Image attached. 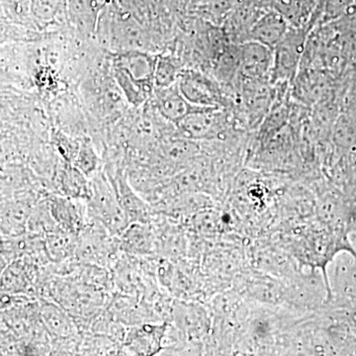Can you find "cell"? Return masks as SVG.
I'll return each mask as SVG.
<instances>
[{
	"label": "cell",
	"mask_w": 356,
	"mask_h": 356,
	"mask_svg": "<svg viewBox=\"0 0 356 356\" xmlns=\"http://www.w3.org/2000/svg\"><path fill=\"white\" fill-rule=\"evenodd\" d=\"M86 202L88 216L104 227L110 235L118 236L131 225L117 198L113 185L107 184L102 178L95 179L91 184L90 198Z\"/></svg>",
	"instance_id": "cell-1"
},
{
	"label": "cell",
	"mask_w": 356,
	"mask_h": 356,
	"mask_svg": "<svg viewBox=\"0 0 356 356\" xmlns=\"http://www.w3.org/2000/svg\"><path fill=\"white\" fill-rule=\"evenodd\" d=\"M156 65L151 58L139 51H129L118 58L117 74L131 102L140 103L151 93Z\"/></svg>",
	"instance_id": "cell-2"
},
{
	"label": "cell",
	"mask_w": 356,
	"mask_h": 356,
	"mask_svg": "<svg viewBox=\"0 0 356 356\" xmlns=\"http://www.w3.org/2000/svg\"><path fill=\"white\" fill-rule=\"evenodd\" d=\"M304 32L290 30L286 36L273 50V81H288L297 72L299 60L304 50Z\"/></svg>",
	"instance_id": "cell-3"
},
{
	"label": "cell",
	"mask_w": 356,
	"mask_h": 356,
	"mask_svg": "<svg viewBox=\"0 0 356 356\" xmlns=\"http://www.w3.org/2000/svg\"><path fill=\"white\" fill-rule=\"evenodd\" d=\"M242 74L250 81H261L273 72V50L257 41L242 44L238 56Z\"/></svg>",
	"instance_id": "cell-4"
},
{
	"label": "cell",
	"mask_w": 356,
	"mask_h": 356,
	"mask_svg": "<svg viewBox=\"0 0 356 356\" xmlns=\"http://www.w3.org/2000/svg\"><path fill=\"white\" fill-rule=\"evenodd\" d=\"M168 325L145 324L132 327L126 334L123 346L133 355L152 356L163 350Z\"/></svg>",
	"instance_id": "cell-5"
},
{
	"label": "cell",
	"mask_w": 356,
	"mask_h": 356,
	"mask_svg": "<svg viewBox=\"0 0 356 356\" xmlns=\"http://www.w3.org/2000/svg\"><path fill=\"white\" fill-rule=\"evenodd\" d=\"M49 209L58 228L70 235L79 236L88 227L81 204L76 199L53 195L46 199Z\"/></svg>",
	"instance_id": "cell-6"
},
{
	"label": "cell",
	"mask_w": 356,
	"mask_h": 356,
	"mask_svg": "<svg viewBox=\"0 0 356 356\" xmlns=\"http://www.w3.org/2000/svg\"><path fill=\"white\" fill-rule=\"evenodd\" d=\"M177 86L182 95L197 106L218 108L221 102V92L216 84L198 72H185Z\"/></svg>",
	"instance_id": "cell-7"
},
{
	"label": "cell",
	"mask_w": 356,
	"mask_h": 356,
	"mask_svg": "<svg viewBox=\"0 0 356 356\" xmlns=\"http://www.w3.org/2000/svg\"><path fill=\"white\" fill-rule=\"evenodd\" d=\"M118 245L132 255H152L156 252V234L151 225L133 222L118 236Z\"/></svg>",
	"instance_id": "cell-8"
},
{
	"label": "cell",
	"mask_w": 356,
	"mask_h": 356,
	"mask_svg": "<svg viewBox=\"0 0 356 356\" xmlns=\"http://www.w3.org/2000/svg\"><path fill=\"white\" fill-rule=\"evenodd\" d=\"M156 100H158L159 111L163 116L168 120L177 124L194 112L208 108V107L197 106L189 102L182 95L177 84H173L165 88H159L156 92Z\"/></svg>",
	"instance_id": "cell-9"
},
{
	"label": "cell",
	"mask_w": 356,
	"mask_h": 356,
	"mask_svg": "<svg viewBox=\"0 0 356 356\" xmlns=\"http://www.w3.org/2000/svg\"><path fill=\"white\" fill-rule=\"evenodd\" d=\"M113 187L117 198H118L124 212L127 215L131 224L133 222L149 224L151 222L153 209L146 201L143 200L133 191L125 177L118 175Z\"/></svg>",
	"instance_id": "cell-10"
},
{
	"label": "cell",
	"mask_w": 356,
	"mask_h": 356,
	"mask_svg": "<svg viewBox=\"0 0 356 356\" xmlns=\"http://www.w3.org/2000/svg\"><path fill=\"white\" fill-rule=\"evenodd\" d=\"M289 31L286 20L280 13H269L259 18L250 30V39L275 48Z\"/></svg>",
	"instance_id": "cell-11"
},
{
	"label": "cell",
	"mask_w": 356,
	"mask_h": 356,
	"mask_svg": "<svg viewBox=\"0 0 356 356\" xmlns=\"http://www.w3.org/2000/svg\"><path fill=\"white\" fill-rule=\"evenodd\" d=\"M32 264H28L26 259H15L4 267L1 274V292L7 294H28L33 286Z\"/></svg>",
	"instance_id": "cell-12"
},
{
	"label": "cell",
	"mask_w": 356,
	"mask_h": 356,
	"mask_svg": "<svg viewBox=\"0 0 356 356\" xmlns=\"http://www.w3.org/2000/svg\"><path fill=\"white\" fill-rule=\"evenodd\" d=\"M218 108H208L194 112L178 122V128L185 136L191 138H205L214 135L220 126V117Z\"/></svg>",
	"instance_id": "cell-13"
},
{
	"label": "cell",
	"mask_w": 356,
	"mask_h": 356,
	"mask_svg": "<svg viewBox=\"0 0 356 356\" xmlns=\"http://www.w3.org/2000/svg\"><path fill=\"white\" fill-rule=\"evenodd\" d=\"M39 309L44 329H46L51 336L58 337V339L60 337L67 339L74 334L76 327L70 321L69 315L60 307L50 302L44 301L42 302Z\"/></svg>",
	"instance_id": "cell-14"
},
{
	"label": "cell",
	"mask_w": 356,
	"mask_h": 356,
	"mask_svg": "<svg viewBox=\"0 0 356 356\" xmlns=\"http://www.w3.org/2000/svg\"><path fill=\"white\" fill-rule=\"evenodd\" d=\"M86 177L76 166L67 163L58 180L60 195L88 201L90 198L91 184H88Z\"/></svg>",
	"instance_id": "cell-15"
},
{
	"label": "cell",
	"mask_w": 356,
	"mask_h": 356,
	"mask_svg": "<svg viewBox=\"0 0 356 356\" xmlns=\"http://www.w3.org/2000/svg\"><path fill=\"white\" fill-rule=\"evenodd\" d=\"M33 208L24 201H15L2 204L1 225L2 233L8 235H22L27 229L28 221L31 216Z\"/></svg>",
	"instance_id": "cell-16"
},
{
	"label": "cell",
	"mask_w": 356,
	"mask_h": 356,
	"mask_svg": "<svg viewBox=\"0 0 356 356\" xmlns=\"http://www.w3.org/2000/svg\"><path fill=\"white\" fill-rule=\"evenodd\" d=\"M44 252L50 261L62 262L76 252L77 236L63 231L44 236Z\"/></svg>",
	"instance_id": "cell-17"
},
{
	"label": "cell",
	"mask_w": 356,
	"mask_h": 356,
	"mask_svg": "<svg viewBox=\"0 0 356 356\" xmlns=\"http://www.w3.org/2000/svg\"><path fill=\"white\" fill-rule=\"evenodd\" d=\"M27 231L33 235L44 236L62 231L51 217L48 203L44 200V203L39 204L33 209L31 216L28 221Z\"/></svg>",
	"instance_id": "cell-18"
},
{
	"label": "cell",
	"mask_w": 356,
	"mask_h": 356,
	"mask_svg": "<svg viewBox=\"0 0 356 356\" xmlns=\"http://www.w3.org/2000/svg\"><path fill=\"white\" fill-rule=\"evenodd\" d=\"M70 11L79 22L93 25L105 0H69Z\"/></svg>",
	"instance_id": "cell-19"
},
{
	"label": "cell",
	"mask_w": 356,
	"mask_h": 356,
	"mask_svg": "<svg viewBox=\"0 0 356 356\" xmlns=\"http://www.w3.org/2000/svg\"><path fill=\"white\" fill-rule=\"evenodd\" d=\"M74 165L76 166L86 177L95 173L98 165V158L88 140L81 143Z\"/></svg>",
	"instance_id": "cell-20"
},
{
	"label": "cell",
	"mask_w": 356,
	"mask_h": 356,
	"mask_svg": "<svg viewBox=\"0 0 356 356\" xmlns=\"http://www.w3.org/2000/svg\"><path fill=\"white\" fill-rule=\"evenodd\" d=\"M177 76V67L170 58H163L156 63L154 83L159 88H165L173 86Z\"/></svg>",
	"instance_id": "cell-21"
},
{
	"label": "cell",
	"mask_w": 356,
	"mask_h": 356,
	"mask_svg": "<svg viewBox=\"0 0 356 356\" xmlns=\"http://www.w3.org/2000/svg\"><path fill=\"white\" fill-rule=\"evenodd\" d=\"M53 143L65 161L74 165L81 144L76 143V140L70 139L62 133H57L53 136Z\"/></svg>",
	"instance_id": "cell-22"
}]
</instances>
